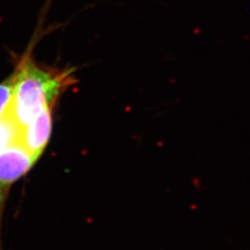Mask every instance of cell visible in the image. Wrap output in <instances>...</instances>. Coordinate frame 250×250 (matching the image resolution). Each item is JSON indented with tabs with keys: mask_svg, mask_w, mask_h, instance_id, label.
<instances>
[{
	"mask_svg": "<svg viewBox=\"0 0 250 250\" xmlns=\"http://www.w3.org/2000/svg\"><path fill=\"white\" fill-rule=\"evenodd\" d=\"M74 83V70L42 68L26 59L14 72L9 111L22 128L44 107H55L63 92Z\"/></svg>",
	"mask_w": 250,
	"mask_h": 250,
	"instance_id": "obj_1",
	"label": "cell"
},
{
	"mask_svg": "<svg viewBox=\"0 0 250 250\" xmlns=\"http://www.w3.org/2000/svg\"><path fill=\"white\" fill-rule=\"evenodd\" d=\"M14 84V72L0 83V117L9 109Z\"/></svg>",
	"mask_w": 250,
	"mask_h": 250,
	"instance_id": "obj_5",
	"label": "cell"
},
{
	"mask_svg": "<svg viewBox=\"0 0 250 250\" xmlns=\"http://www.w3.org/2000/svg\"><path fill=\"white\" fill-rule=\"evenodd\" d=\"M21 127L18 125L9 109L0 117V152L13 144L19 143Z\"/></svg>",
	"mask_w": 250,
	"mask_h": 250,
	"instance_id": "obj_4",
	"label": "cell"
},
{
	"mask_svg": "<svg viewBox=\"0 0 250 250\" xmlns=\"http://www.w3.org/2000/svg\"><path fill=\"white\" fill-rule=\"evenodd\" d=\"M54 107H45L21 128L20 143L38 160L45 151L53 126Z\"/></svg>",
	"mask_w": 250,
	"mask_h": 250,
	"instance_id": "obj_3",
	"label": "cell"
},
{
	"mask_svg": "<svg viewBox=\"0 0 250 250\" xmlns=\"http://www.w3.org/2000/svg\"><path fill=\"white\" fill-rule=\"evenodd\" d=\"M37 161L20 142L0 152V219L10 188L32 170Z\"/></svg>",
	"mask_w": 250,
	"mask_h": 250,
	"instance_id": "obj_2",
	"label": "cell"
}]
</instances>
